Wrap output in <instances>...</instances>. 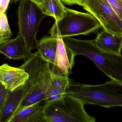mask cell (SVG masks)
Returning <instances> with one entry per match:
<instances>
[{"mask_svg":"<svg viewBox=\"0 0 122 122\" xmlns=\"http://www.w3.org/2000/svg\"><path fill=\"white\" fill-rule=\"evenodd\" d=\"M19 67L28 73L29 78L24 85L22 101L15 114L24 108L45 101L51 82L50 63L44 60L38 51L31 53Z\"/></svg>","mask_w":122,"mask_h":122,"instance_id":"obj_1","label":"cell"},{"mask_svg":"<svg viewBox=\"0 0 122 122\" xmlns=\"http://www.w3.org/2000/svg\"><path fill=\"white\" fill-rule=\"evenodd\" d=\"M66 44L75 56L82 55L89 58L112 80L122 83V55L111 54L101 50L93 40L63 38Z\"/></svg>","mask_w":122,"mask_h":122,"instance_id":"obj_2","label":"cell"},{"mask_svg":"<svg viewBox=\"0 0 122 122\" xmlns=\"http://www.w3.org/2000/svg\"><path fill=\"white\" fill-rule=\"evenodd\" d=\"M71 81L67 93L80 99L85 105L105 108L122 107V83L111 80L101 85H90Z\"/></svg>","mask_w":122,"mask_h":122,"instance_id":"obj_3","label":"cell"},{"mask_svg":"<svg viewBox=\"0 0 122 122\" xmlns=\"http://www.w3.org/2000/svg\"><path fill=\"white\" fill-rule=\"evenodd\" d=\"M85 104L75 96L66 93L57 99L45 102L46 122H95L96 119L85 111Z\"/></svg>","mask_w":122,"mask_h":122,"instance_id":"obj_4","label":"cell"},{"mask_svg":"<svg viewBox=\"0 0 122 122\" xmlns=\"http://www.w3.org/2000/svg\"><path fill=\"white\" fill-rule=\"evenodd\" d=\"M63 17L55 21L48 33L53 36L56 33L62 37L78 35H87L97 31L101 25L91 13L81 12L66 8Z\"/></svg>","mask_w":122,"mask_h":122,"instance_id":"obj_5","label":"cell"},{"mask_svg":"<svg viewBox=\"0 0 122 122\" xmlns=\"http://www.w3.org/2000/svg\"><path fill=\"white\" fill-rule=\"evenodd\" d=\"M18 34L22 36L29 52L36 48V35L43 19L48 16L30 0H21L18 8Z\"/></svg>","mask_w":122,"mask_h":122,"instance_id":"obj_6","label":"cell"},{"mask_svg":"<svg viewBox=\"0 0 122 122\" xmlns=\"http://www.w3.org/2000/svg\"><path fill=\"white\" fill-rule=\"evenodd\" d=\"M82 7L97 19L103 30L122 36V20L106 0H85Z\"/></svg>","mask_w":122,"mask_h":122,"instance_id":"obj_7","label":"cell"},{"mask_svg":"<svg viewBox=\"0 0 122 122\" xmlns=\"http://www.w3.org/2000/svg\"><path fill=\"white\" fill-rule=\"evenodd\" d=\"M53 36L57 37V49L55 63L51 68V71L58 75L71 74L75 55L64 42L60 33H56Z\"/></svg>","mask_w":122,"mask_h":122,"instance_id":"obj_8","label":"cell"},{"mask_svg":"<svg viewBox=\"0 0 122 122\" xmlns=\"http://www.w3.org/2000/svg\"><path fill=\"white\" fill-rule=\"evenodd\" d=\"M29 78L28 73L23 69L4 63L0 67V82L10 91L25 84Z\"/></svg>","mask_w":122,"mask_h":122,"instance_id":"obj_9","label":"cell"},{"mask_svg":"<svg viewBox=\"0 0 122 122\" xmlns=\"http://www.w3.org/2000/svg\"><path fill=\"white\" fill-rule=\"evenodd\" d=\"M0 52L9 59L15 60H26L32 53L20 35L14 39L10 38L0 43Z\"/></svg>","mask_w":122,"mask_h":122,"instance_id":"obj_10","label":"cell"},{"mask_svg":"<svg viewBox=\"0 0 122 122\" xmlns=\"http://www.w3.org/2000/svg\"><path fill=\"white\" fill-rule=\"evenodd\" d=\"M24 85L10 91L2 110L0 112V122H9L16 113L22 101Z\"/></svg>","mask_w":122,"mask_h":122,"instance_id":"obj_11","label":"cell"},{"mask_svg":"<svg viewBox=\"0 0 122 122\" xmlns=\"http://www.w3.org/2000/svg\"><path fill=\"white\" fill-rule=\"evenodd\" d=\"M45 101L30 105L18 112L9 122H46L44 113Z\"/></svg>","mask_w":122,"mask_h":122,"instance_id":"obj_12","label":"cell"},{"mask_svg":"<svg viewBox=\"0 0 122 122\" xmlns=\"http://www.w3.org/2000/svg\"><path fill=\"white\" fill-rule=\"evenodd\" d=\"M93 41L100 49L105 52L116 55L121 54L122 36L110 33L102 30Z\"/></svg>","mask_w":122,"mask_h":122,"instance_id":"obj_13","label":"cell"},{"mask_svg":"<svg viewBox=\"0 0 122 122\" xmlns=\"http://www.w3.org/2000/svg\"><path fill=\"white\" fill-rule=\"evenodd\" d=\"M69 76L58 75L52 72L51 84L46 94L45 102L54 100L67 92L70 81Z\"/></svg>","mask_w":122,"mask_h":122,"instance_id":"obj_14","label":"cell"},{"mask_svg":"<svg viewBox=\"0 0 122 122\" xmlns=\"http://www.w3.org/2000/svg\"><path fill=\"white\" fill-rule=\"evenodd\" d=\"M36 48L44 60L54 65L57 52V36H43L38 40Z\"/></svg>","mask_w":122,"mask_h":122,"instance_id":"obj_15","label":"cell"},{"mask_svg":"<svg viewBox=\"0 0 122 122\" xmlns=\"http://www.w3.org/2000/svg\"><path fill=\"white\" fill-rule=\"evenodd\" d=\"M66 8L61 0H45L42 10L48 16H51L58 21L65 15Z\"/></svg>","mask_w":122,"mask_h":122,"instance_id":"obj_16","label":"cell"},{"mask_svg":"<svg viewBox=\"0 0 122 122\" xmlns=\"http://www.w3.org/2000/svg\"><path fill=\"white\" fill-rule=\"evenodd\" d=\"M12 35L6 13H0V43L10 39Z\"/></svg>","mask_w":122,"mask_h":122,"instance_id":"obj_17","label":"cell"},{"mask_svg":"<svg viewBox=\"0 0 122 122\" xmlns=\"http://www.w3.org/2000/svg\"><path fill=\"white\" fill-rule=\"evenodd\" d=\"M106 1L122 20V0H106Z\"/></svg>","mask_w":122,"mask_h":122,"instance_id":"obj_18","label":"cell"},{"mask_svg":"<svg viewBox=\"0 0 122 122\" xmlns=\"http://www.w3.org/2000/svg\"><path fill=\"white\" fill-rule=\"evenodd\" d=\"M10 91L9 89L6 88L2 83L0 82V112L2 110Z\"/></svg>","mask_w":122,"mask_h":122,"instance_id":"obj_19","label":"cell"},{"mask_svg":"<svg viewBox=\"0 0 122 122\" xmlns=\"http://www.w3.org/2000/svg\"><path fill=\"white\" fill-rule=\"evenodd\" d=\"M63 3L68 5H76L82 7L85 0H61Z\"/></svg>","mask_w":122,"mask_h":122,"instance_id":"obj_20","label":"cell"},{"mask_svg":"<svg viewBox=\"0 0 122 122\" xmlns=\"http://www.w3.org/2000/svg\"><path fill=\"white\" fill-rule=\"evenodd\" d=\"M11 0H0V13H6Z\"/></svg>","mask_w":122,"mask_h":122,"instance_id":"obj_21","label":"cell"},{"mask_svg":"<svg viewBox=\"0 0 122 122\" xmlns=\"http://www.w3.org/2000/svg\"><path fill=\"white\" fill-rule=\"evenodd\" d=\"M30 0L35 4H36L42 10L43 5H44L45 0Z\"/></svg>","mask_w":122,"mask_h":122,"instance_id":"obj_22","label":"cell"},{"mask_svg":"<svg viewBox=\"0 0 122 122\" xmlns=\"http://www.w3.org/2000/svg\"><path fill=\"white\" fill-rule=\"evenodd\" d=\"M20 0H11V3L12 4H15L17 2H18Z\"/></svg>","mask_w":122,"mask_h":122,"instance_id":"obj_23","label":"cell"}]
</instances>
